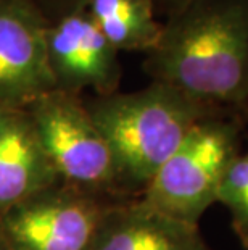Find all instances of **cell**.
I'll return each instance as SVG.
<instances>
[{
	"instance_id": "277c9868",
	"label": "cell",
	"mask_w": 248,
	"mask_h": 250,
	"mask_svg": "<svg viewBox=\"0 0 248 250\" xmlns=\"http://www.w3.org/2000/svg\"><path fill=\"white\" fill-rule=\"evenodd\" d=\"M24 110L60 183L110 200L135 199L126 192L112 148L82 95L52 90Z\"/></svg>"
},
{
	"instance_id": "30bf717a",
	"label": "cell",
	"mask_w": 248,
	"mask_h": 250,
	"mask_svg": "<svg viewBox=\"0 0 248 250\" xmlns=\"http://www.w3.org/2000/svg\"><path fill=\"white\" fill-rule=\"evenodd\" d=\"M84 8L118 52L149 54L160 41L153 0H87Z\"/></svg>"
},
{
	"instance_id": "3957f363",
	"label": "cell",
	"mask_w": 248,
	"mask_h": 250,
	"mask_svg": "<svg viewBox=\"0 0 248 250\" xmlns=\"http://www.w3.org/2000/svg\"><path fill=\"white\" fill-rule=\"evenodd\" d=\"M247 116L216 111L200 120L160 167L140 199L161 213L198 226L216 202L224 174L240 155Z\"/></svg>"
},
{
	"instance_id": "2e32d148",
	"label": "cell",
	"mask_w": 248,
	"mask_h": 250,
	"mask_svg": "<svg viewBox=\"0 0 248 250\" xmlns=\"http://www.w3.org/2000/svg\"><path fill=\"white\" fill-rule=\"evenodd\" d=\"M2 111H3V110H0V113H2Z\"/></svg>"
},
{
	"instance_id": "8fae6325",
	"label": "cell",
	"mask_w": 248,
	"mask_h": 250,
	"mask_svg": "<svg viewBox=\"0 0 248 250\" xmlns=\"http://www.w3.org/2000/svg\"><path fill=\"white\" fill-rule=\"evenodd\" d=\"M216 202L230 213V225L242 247L248 250V152L240 153L224 174Z\"/></svg>"
},
{
	"instance_id": "5bb4252c",
	"label": "cell",
	"mask_w": 248,
	"mask_h": 250,
	"mask_svg": "<svg viewBox=\"0 0 248 250\" xmlns=\"http://www.w3.org/2000/svg\"><path fill=\"white\" fill-rule=\"evenodd\" d=\"M0 250H8V247H7V244L3 242V239H2V236H0Z\"/></svg>"
},
{
	"instance_id": "7c38bea8",
	"label": "cell",
	"mask_w": 248,
	"mask_h": 250,
	"mask_svg": "<svg viewBox=\"0 0 248 250\" xmlns=\"http://www.w3.org/2000/svg\"><path fill=\"white\" fill-rule=\"evenodd\" d=\"M39 10L47 21H55L58 18L70 15L76 10L86 7L87 0H29Z\"/></svg>"
},
{
	"instance_id": "52a82bcc",
	"label": "cell",
	"mask_w": 248,
	"mask_h": 250,
	"mask_svg": "<svg viewBox=\"0 0 248 250\" xmlns=\"http://www.w3.org/2000/svg\"><path fill=\"white\" fill-rule=\"evenodd\" d=\"M47 24L29 0H0V110H24L54 90Z\"/></svg>"
},
{
	"instance_id": "8992f818",
	"label": "cell",
	"mask_w": 248,
	"mask_h": 250,
	"mask_svg": "<svg viewBox=\"0 0 248 250\" xmlns=\"http://www.w3.org/2000/svg\"><path fill=\"white\" fill-rule=\"evenodd\" d=\"M45 52L54 90L75 95L86 90L110 95L119 90V52L100 33L86 8L47 24Z\"/></svg>"
},
{
	"instance_id": "9a60e30c",
	"label": "cell",
	"mask_w": 248,
	"mask_h": 250,
	"mask_svg": "<svg viewBox=\"0 0 248 250\" xmlns=\"http://www.w3.org/2000/svg\"><path fill=\"white\" fill-rule=\"evenodd\" d=\"M247 121H248V110H247Z\"/></svg>"
},
{
	"instance_id": "7a4b0ae2",
	"label": "cell",
	"mask_w": 248,
	"mask_h": 250,
	"mask_svg": "<svg viewBox=\"0 0 248 250\" xmlns=\"http://www.w3.org/2000/svg\"><path fill=\"white\" fill-rule=\"evenodd\" d=\"M84 102L112 148L131 197L144 194L155 173L200 120L223 111L156 81L134 92L118 90Z\"/></svg>"
},
{
	"instance_id": "ba28073f",
	"label": "cell",
	"mask_w": 248,
	"mask_h": 250,
	"mask_svg": "<svg viewBox=\"0 0 248 250\" xmlns=\"http://www.w3.org/2000/svg\"><path fill=\"white\" fill-rule=\"evenodd\" d=\"M92 250H211L198 226L152 208L140 197L110 207Z\"/></svg>"
},
{
	"instance_id": "9c48e42d",
	"label": "cell",
	"mask_w": 248,
	"mask_h": 250,
	"mask_svg": "<svg viewBox=\"0 0 248 250\" xmlns=\"http://www.w3.org/2000/svg\"><path fill=\"white\" fill-rule=\"evenodd\" d=\"M60 183L26 110L0 113V215Z\"/></svg>"
},
{
	"instance_id": "5b68a950",
	"label": "cell",
	"mask_w": 248,
	"mask_h": 250,
	"mask_svg": "<svg viewBox=\"0 0 248 250\" xmlns=\"http://www.w3.org/2000/svg\"><path fill=\"white\" fill-rule=\"evenodd\" d=\"M116 202L57 183L5 210L0 236L8 250H92Z\"/></svg>"
},
{
	"instance_id": "6da1fadb",
	"label": "cell",
	"mask_w": 248,
	"mask_h": 250,
	"mask_svg": "<svg viewBox=\"0 0 248 250\" xmlns=\"http://www.w3.org/2000/svg\"><path fill=\"white\" fill-rule=\"evenodd\" d=\"M142 68L152 81L247 116L248 0H193L166 18Z\"/></svg>"
},
{
	"instance_id": "4fadbf2b",
	"label": "cell",
	"mask_w": 248,
	"mask_h": 250,
	"mask_svg": "<svg viewBox=\"0 0 248 250\" xmlns=\"http://www.w3.org/2000/svg\"><path fill=\"white\" fill-rule=\"evenodd\" d=\"M191 2H193V0H153V5H155L156 13L165 15L168 18L174 13H177L184 7H187Z\"/></svg>"
}]
</instances>
